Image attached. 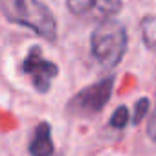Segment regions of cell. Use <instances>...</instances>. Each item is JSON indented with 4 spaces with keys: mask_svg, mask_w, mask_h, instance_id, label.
<instances>
[{
    "mask_svg": "<svg viewBox=\"0 0 156 156\" xmlns=\"http://www.w3.org/2000/svg\"><path fill=\"white\" fill-rule=\"evenodd\" d=\"M147 134H149V138L154 141L156 140V136H154V114L151 112L149 114V123H147Z\"/></svg>",
    "mask_w": 156,
    "mask_h": 156,
    "instance_id": "30bf717a",
    "label": "cell"
},
{
    "mask_svg": "<svg viewBox=\"0 0 156 156\" xmlns=\"http://www.w3.org/2000/svg\"><path fill=\"white\" fill-rule=\"evenodd\" d=\"M129 118H130V110L127 108V107H118L116 108V112L112 114V118H110V127H114V129H125L127 127V123H129Z\"/></svg>",
    "mask_w": 156,
    "mask_h": 156,
    "instance_id": "ba28073f",
    "label": "cell"
},
{
    "mask_svg": "<svg viewBox=\"0 0 156 156\" xmlns=\"http://www.w3.org/2000/svg\"><path fill=\"white\" fill-rule=\"evenodd\" d=\"M20 72L30 77V81H31V85L37 92L46 94L51 87V81L59 73V68H57L55 62L48 61L42 55L39 46H31L26 59L20 64Z\"/></svg>",
    "mask_w": 156,
    "mask_h": 156,
    "instance_id": "277c9868",
    "label": "cell"
},
{
    "mask_svg": "<svg viewBox=\"0 0 156 156\" xmlns=\"http://www.w3.org/2000/svg\"><path fill=\"white\" fill-rule=\"evenodd\" d=\"M154 28H156V19L154 15H145L140 22V30H141V39L147 46L149 51H154V41H156V33H154Z\"/></svg>",
    "mask_w": 156,
    "mask_h": 156,
    "instance_id": "52a82bcc",
    "label": "cell"
},
{
    "mask_svg": "<svg viewBox=\"0 0 156 156\" xmlns=\"http://www.w3.org/2000/svg\"><path fill=\"white\" fill-rule=\"evenodd\" d=\"M0 11L9 22L30 28L50 42L57 41V20L41 0H0Z\"/></svg>",
    "mask_w": 156,
    "mask_h": 156,
    "instance_id": "6da1fadb",
    "label": "cell"
},
{
    "mask_svg": "<svg viewBox=\"0 0 156 156\" xmlns=\"http://www.w3.org/2000/svg\"><path fill=\"white\" fill-rule=\"evenodd\" d=\"M127 30L114 17L99 20L90 37L92 55L105 68H114L119 64L127 51Z\"/></svg>",
    "mask_w": 156,
    "mask_h": 156,
    "instance_id": "7a4b0ae2",
    "label": "cell"
},
{
    "mask_svg": "<svg viewBox=\"0 0 156 156\" xmlns=\"http://www.w3.org/2000/svg\"><path fill=\"white\" fill-rule=\"evenodd\" d=\"M68 9L83 20L99 22L108 17H116L121 11L123 0H66Z\"/></svg>",
    "mask_w": 156,
    "mask_h": 156,
    "instance_id": "5b68a950",
    "label": "cell"
},
{
    "mask_svg": "<svg viewBox=\"0 0 156 156\" xmlns=\"http://www.w3.org/2000/svg\"><path fill=\"white\" fill-rule=\"evenodd\" d=\"M28 151L33 156H50V154H53L55 147H53V141H51V129L46 121L37 125Z\"/></svg>",
    "mask_w": 156,
    "mask_h": 156,
    "instance_id": "8992f818",
    "label": "cell"
},
{
    "mask_svg": "<svg viewBox=\"0 0 156 156\" xmlns=\"http://www.w3.org/2000/svg\"><path fill=\"white\" fill-rule=\"evenodd\" d=\"M149 108H151V101H149L147 98H141V99H138V101H136V105H134L132 125H140V123H141V119L147 116Z\"/></svg>",
    "mask_w": 156,
    "mask_h": 156,
    "instance_id": "9c48e42d",
    "label": "cell"
},
{
    "mask_svg": "<svg viewBox=\"0 0 156 156\" xmlns=\"http://www.w3.org/2000/svg\"><path fill=\"white\" fill-rule=\"evenodd\" d=\"M114 90V75L79 90L66 105V112L75 118H92L98 112H101Z\"/></svg>",
    "mask_w": 156,
    "mask_h": 156,
    "instance_id": "3957f363",
    "label": "cell"
}]
</instances>
